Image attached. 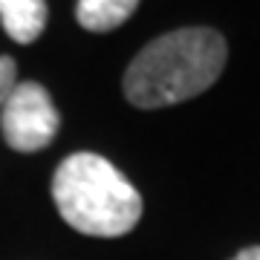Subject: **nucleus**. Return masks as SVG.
<instances>
[{"label": "nucleus", "mask_w": 260, "mask_h": 260, "mask_svg": "<svg viewBox=\"0 0 260 260\" xmlns=\"http://www.w3.org/2000/svg\"><path fill=\"white\" fill-rule=\"evenodd\" d=\"M225 41L208 26L177 29L150 41L124 73V95L133 107L156 110L205 93L225 67Z\"/></svg>", "instance_id": "1"}, {"label": "nucleus", "mask_w": 260, "mask_h": 260, "mask_svg": "<svg viewBox=\"0 0 260 260\" xmlns=\"http://www.w3.org/2000/svg\"><path fill=\"white\" fill-rule=\"evenodd\" d=\"M52 200L67 225L90 237H121L136 229L142 197L99 153H73L52 177Z\"/></svg>", "instance_id": "2"}, {"label": "nucleus", "mask_w": 260, "mask_h": 260, "mask_svg": "<svg viewBox=\"0 0 260 260\" xmlns=\"http://www.w3.org/2000/svg\"><path fill=\"white\" fill-rule=\"evenodd\" d=\"M58 110L49 93L38 81H18L0 107V133L12 150H44L58 133Z\"/></svg>", "instance_id": "3"}, {"label": "nucleus", "mask_w": 260, "mask_h": 260, "mask_svg": "<svg viewBox=\"0 0 260 260\" xmlns=\"http://www.w3.org/2000/svg\"><path fill=\"white\" fill-rule=\"evenodd\" d=\"M0 23L18 44H32L47 26V0H0Z\"/></svg>", "instance_id": "4"}, {"label": "nucleus", "mask_w": 260, "mask_h": 260, "mask_svg": "<svg viewBox=\"0 0 260 260\" xmlns=\"http://www.w3.org/2000/svg\"><path fill=\"white\" fill-rule=\"evenodd\" d=\"M139 0H78L75 18L90 32H110L136 12Z\"/></svg>", "instance_id": "5"}, {"label": "nucleus", "mask_w": 260, "mask_h": 260, "mask_svg": "<svg viewBox=\"0 0 260 260\" xmlns=\"http://www.w3.org/2000/svg\"><path fill=\"white\" fill-rule=\"evenodd\" d=\"M15 84H18V67H15L12 58L0 55V107L6 104L9 93L15 90Z\"/></svg>", "instance_id": "6"}, {"label": "nucleus", "mask_w": 260, "mask_h": 260, "mask_svg": "<svg viewBox=\"0 0 260 260\" xmlns=\"http://www.w3.org/2000/svg\"><path fill=\"white\" fill-rule=\"evenodd\" d=\"M232 260H260V246H251V249H243L237 257Z\"/></svg>", "instance_id": "7"}]
</instances>
